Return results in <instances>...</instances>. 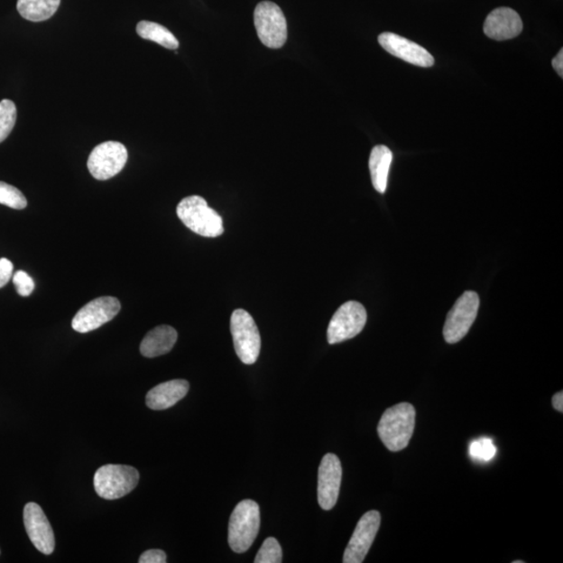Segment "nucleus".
Segmentation results:
<instances>
[{
	"label": "nucleus",
	"instance_id": "nucleus-1",
	"mask_svg": "<svg viewBox=\"0 0 563 563\" xmlns=\"http://www.w3.org/2000/svg\"><path fill=\"white\" fill-rule=\"evenodd\" d=\"M415 427V409L411 404L401 403L388 408L378 425L379 438L388 450H404L412 438Z\"/></svg>",
	"mask_w": 563,
	"mask_h": 563
},
{
	"label": "nucleus",
	"instance_id": "nucleus-2",
	"mask_svg": "<svg viewBox=\"0 0 563 563\" xmlns=\"http://www.w3.org/2000/svg\"><path fill=\"white\" fill-rule=\"evenodd\" d=\"M177 214L188 229L200 236L216 238L225 232L223 218L202 197L191 196L182 199L177 207Z\"/></svg>",
	"mask_w": 563,
	"mask_h": 563
},
{
	"label": "nucleus",
	"instance_id": "nucleus-3",
	"mask_svg": "<svg viewBox=\"0 0 563 563\" xmlns=\"http://www.w3.org/2000/svg\"><path fill=\"white\" fill-rule=\"evenodd\" d=\"M260 508L253 500L241 501L231 514L229 545L235 553H245L257 539L260 529Z\"/></svg>",
	"mask_w": 563,
	"mask_h": 563
},
{
	"label": "nucleus",
	"instance_id": "nucleus-4",
	"mask_svg": "<svg viewBox=\"0 0 563 563\" xmlns=\"http://www.w3.org/2000/svg\"><path fill=\"white\" fill-rule=\"evenodd\" d=\"M139 473L135 467L122 465H106L94 475V488L100 498L117 500L136 488Z\"/></svg>",
	"mask_w": 563,
	"mask_h": 563
},
{
	"label": "nucleus",
	"instance_id": "nucleus-5",
	"mask_svg": "<svg viewBox=\"0 0 563 563\" xmlns=\"http://www.w3.org/2000/svg\"><path fill=\"white\" fill-rule=\"evenodd\" d=\"M231 333L238 358L246 365H254L260 355L261 337L252 315L244 309L235 310L231 317Z\"/></svg>",
	"mask_w": 563,
	"mask_h": 563
},
{
	"label": "nucleus",
	"instance_id": "nucleus-6",
	"mask_svg": "<svg viewBox=\"0 0 563 563\" xmlns=\"http://www.w3.org/2000/svg\"><path fill=\"white\" fill-rule=\"evenodd\" d=\"M254 26L261 42L270 49H281L287 40V22L280 6L272 2L260 3L254 13Z\"/></svg>",
	"mask_w": 563,
	"mask_h": 563
},
{
	"label": "nucleus",
	"instance_id": "nucleus-7",
	"mask_svg": "<svg viewBox=\"0 0 563 563\" xmlns=\"http://www.w3.org/2000/svg\"><path fill=\"white\" fill-rule=\"evenodd\" d=\"M367 313L364 305L350 300L335 312L328 328V343L337 345L356 337L364 330Z\"/></svg>",
	"mask_w": 563,
	"mask_h": 563
},
{
	"label": "nucleus",
	"instance_id": "nucleus-8",
	"mask_svg": "<svg viewBox=\"0 0 563 563\" xmlns=\"http://www.w3.org/2000/svg\"><path fill=\"white\" fill-rule=\"evenodd\" d=\"M480 300L477 293L466 291L448 312L444 328L448 344H457L466 337L477 318Z\"/></svg>",
	"mask_w": 563,
	"mask_h": 563
},
{
	"label": "nucleus",
	"instance_id": "nucleus-9",
	"mask_svg": "<svg viewBox=\"0 0 563 563\" xmlns=\"http://www.w3.org/2000/svg\"><path fill=\"white\" fill-rule=\"evenodd\" d=\"M127 150L123 143L116 141H106L94 147L91 152L88 170L93 178L98 180H109L115 177L124 170L127 161Z\"/></svg>",
	"mask_w": 563,
	"mask_h": 563
},
{
	"label": "nucleus",
	"instance_id": "nucleus-10",
	"mask_svg": "<svg viewBox=\"0 0 563 563\" xmlns=\"http://www.w3.org/2000/svg\"><path fill=\"white\" fill-rule=\"evenodd\" d=\"M122 309L116 298L102 297L90 301L72 319L73 330L88 333L109 323Z\"/></svg>",
	"mask_w": 563,
	"mask_h": 563
},
{
	"label": "nucleus",
	"instance_id": "nucleus-11",
	"mask_svg": "<svg viewBox=\"0 0 563 563\" xmlns=\"http://www.w3.org/2000/svg\"><path fill=\"white\" fill-rule=\"evenodd\" d=\"M380 524L381 514L379 512L371 511L362 516L346 549L343 560L345 563L365 561L375 536H377Z\"/></svg>",
	"mask_w": 563,
	"mask_h": 563
},
{
	"label": "nucleus",
	"instance_id": "nucleus-12",
	"mask_svg": "<svg viewBox=\"0 0 563 563\" xmlns=\"http://www.w3.org/2000/svg\"><path fill=\"white\" fill-rule=\"evenodd\" d=\"M343 479V467L337 455L328 453L321 459L318 468V498L324 511L337 505Z\"/></svg>",
	"mask_w": 563,
	"mask_h": 563
},
{
	"label": "nucleus",
	"instance_id": "nucleus-13",
	"mask_svg": "<svg viewBox=\"0 0 563 563\" xmlns=\"http://www.w3.org/2000/svg\"><path fill=\"white\" fill-rule=\"evenodd\" d=\"M23 521L25 531L38 551L45 555L55 551V534L42 507L36 503H28L23 511Z\"/></svg>",
	"mask_w": 563,
	"mask_h": 563
},
{
	"label": "nucleus",
	"instance_id": "nucleus-14",
	"mask_svg": "<svg viewBox=\"0 0 563 563\" xmlns=\"http://www.w3.org/2000/svg\"><path fill=\"white\" fill-rule=\"evenodd\" d=\"M378 42L387 52L403 60L407 63L420 67H431L434 65L433 56L424 47L404 37H401L397 33H381Z\"/></svg>",
	"mask_w": 563,
	"mask_h": 563
},
{
	"label": "nucleus",
	"instance_id": "nucleus-15",
	"mask_svg": "<svg viewBox=\"0 0 563 563\" xmlns=\"http://www.w3.org/2000/svg\"><path fill=\"white\" fill-rule=\"evenodd\" d=\"M484 30L485 35L497 42L518 37L522 31L521 16L511 8H499L489 13Z\"/></svg>",
	"mask_w": 563,
	"mask_h": 563
},
{
	"label": "nucleus",
	"instance_id": "nucleus-16",
	"mask_svg": "<svg viewBox=\"0 0 563 563\" xmlns=\"http://www.w3.org/2000/svg\"><path fill=\"white\" fill-rule=\"evenodd\" d=\"M189 392V383L186 380L164 382L146 394V405L152 411H165L186 397Z\"/></svg>",
	"mask_w": 563,
	"mask_h": 563
},
{
	"label": "nucleus",
	"instance_id": "nucleus-17",
	"mask_svg": "<svg viewBox=\"0 0 563 563\" xmlns=\"http://www.w3.org/2000/svg\"><path fill=\"white\" fill-rule=\"evenodd\" d=\"M178 340L176 328L171 326H159L146 334L140 345V352L146 358L162 356L172 350Z\"/></svg>",
	"mask_w": 563,
	"mask_h": 563
},
{
	"label": "nucleus",
	"instance_id": "nucleus-18",
	"mask_svg": "<svg viewBox=\"0 0 563 563\" xmlns=\"http://www.w3.org/2000/svg\"><path fill=\"white\" fill-rule=\"evenodd\" d=\"M392 152L385 145L374 146L370 157V171L372 182L375 190L385 193L388 173L392 162Z\"/></svg>",
	"mask_w": 563,
	"mask_h": 563
},
{
	"label": "nucleus",
	"instance_id": "nucleus-19",
	"mask_svg": "<svg viewBox=\"0 0 563 563\" xmlns=\"http://www.w3.org/2000/svg\"><path fill=\"white\" fill-rule=\"evenodd\" d=\"M61 0H18L19 14L32 23L49 20L59 9Z\"/></svg>",
	"mask_w": 563,
	"mask_h": 563
},
{
	"label": "nucleus",
	"instance_id": "nucleus-20",
	"mask_svg": "<svg viewBox=\"0 0 563 563\" xmlns=\"http://www.w3.org/2000/svg\"><path fill=\"white\" fill-rule=\"evenodd\" d=\"M138 35L145 40L156 42L169 50H177L179 42L173 33L156 23L140 22L137 25Z\"/></svg>",
	"mask_w": 563,
	"mask_h": 563
},
{
	"label": "nucleus",
	"instance_id": "nucleus-21",
	"mask_svg": "<svg viewBox=\"0 0 563 563\" xmlns=\"http://www.w3.org/2000/svg\"><path fill=\"white\" fill-rule=\"evenodd\" d=\"M17 119V109L10 99L0 102V143L9 137L14 129Z\"/></svg>",
	"mask_w": 563,
	"mask_h": 563
},
{
	"label": "nucleus",
	"instance_id": "nucleus-22",
	"mask_svg": "<svg viewBox=\"0 0 563 563\" xmlns=\"http://www.w3.org/2000/svg\"><path fill=\"white\" fill-rule=\"evenodd\" d=\"M0 204L12 209L23 210L28 206V200L16 187L0 182Z\"/></svg>",
	"mask_w": 563,
	"mask_h": 563
},
{
	"label": "nucleus",
	"instance_id": "nucleus-23",
	"mask_svg": "<svg viewBox=\"0 0 563 563\" xmlns=\"http://www.w3.org/2000/svg\"><path fill=\"white\" fill-rule=\"evenodd\" d=\"M283 558L282 548L279 541L274 538H268L261 546L259 552L254 558L256 563H280Z\"/></svg>",
	"mask_w": 563,
	"mask_h": 563
},
{
	"label": "nucleus",
	"instance_id": "nucleus-24",
	"mask_svg": "<svg viewBox=\"0 0 563 563\" xmlns=\"http://www.w3.org/2000/svg\"><path fill=\"white\" fill-rule=\"evenodd\" d=\"M495 452H497V448H495L493 440L489 438L475 440L469 447V453H471L472 457L481 461L493 459Z\"/></svg>",
	"mask_w": 563,
	"mask_h": 563
},
{
	"label": "nucleus",
	"instance_id": "nucleus-25",
	"mask_svg": "<svg viewBox=\"0 0 563 563\" xmlns=\"http://www.w3.org/2000/svg\"><path fill=\"white\" fill-rule=\"evenodd\" d=\"M13 283L16 287V291L19 296L23 298L30 297L33 290H35V283L33 280L23 271H18L13 276Z\"/></svg>",
	"mask_w": 563,
	"mask_h": 563
},
{
	"label": "nucleus",
	"instance_id": "nucleus-26",
	"mask_svg": "<svg viewBox=\"0 0 563 563\" xmlns=\"http://www.w3.org/2000/svg\"><path fill=\"white\" fill-rule=\"evenodd\" d=\"M13 271H14V266H13L10 260L5 258L0 259V288L9 283L13 277Z\"/></svg>",
	"mask_w": 563,
	"mask_h": 563
},
{
	"label": "nucleus",
	"instance_id": "nucleus-27",
	"mask_svg": "<svg viewBox=\"0 0 563 563\" xmlns=\"http://www.w3.org/2000/svg\"><path fill=\"white\" fill-rule=\"evenodd\" d=\"M140 563H165L166 554L162 549H149L145 551L139 558Z\"/></svg>",
	"mask_w": 563,
	"mask_h": 563
},
{
	"label": "nucleus",
	"instance_id": "nucleus-28",
	"mask_svg": "<svg viewBox=\"0 0 563 563\" xmlns=\"http://www.w3.org/2000/svg\"><path fill=\"white\" fill-rule=\"evenodd\" d=\"M553 69L558 73L560 78H563V50L561 49L558 55L553 59Z\"/></svg>",
	"mask_w": 563,
	"mask_h": 563
},
{
	"label": "nucleus",
	"instance_id": "nucleus-29",
	"mask_svg": "<svg viewBox=\"0 0 563 563\" xmlns=\"http://www.w3.org/2000/svg\"><path fill=\"white\" fill-rule=\"evenodd\" d=\"M553 406L556 411L559 412H563V393L562 392H558L553 397Z\"/></svg>",
	"mask_w": 563,
	"mask_h": 563
}]
</instances>
